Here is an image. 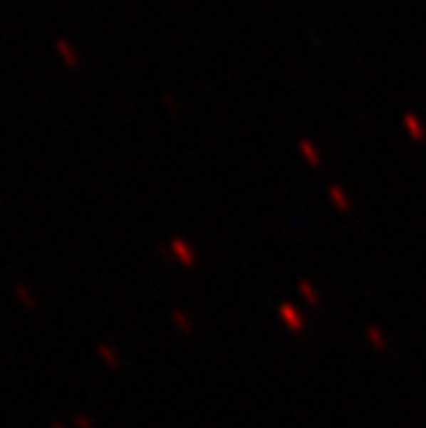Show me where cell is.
Instances as JSON below:
<instances>
[{"label":"cell","instance_id":"cell-1","mask_svg":"<svg viewBox=\"0 0 426 428\" xmlns=\"http://www.w3.org/2000/svg\"><path fill=\"white\" fill-rule=\"evenodd\" d=\"M279 313H281V318H283V322L291 328V330H296V333H301L303 328H305V320H303V315L298 313L291 305H281V309H279Z\"/></svg>","mask_w":426,"mask_h":428},{"label":"cell","instance_id":"cell-2","mask_svg":"<svg viewBox=\"0 0 426 428\" xmlns=\"http://www.w3.org/2000/svg\"><path fill=\"white\" fill-rule=\"evenodd\" d=\"M55 48H57V53L63 57V63L68 66V68H78V53L72 48V44L70 41H66V39H57L55 41Z\"/></svg>","mask_w":426,"mask_h":428},{"label":"cell","instance_id":"cell-3","mask_svg":"<svg viewBox=\"0 0 426 428\" xmlns=\"http://www.w3.org/2000/svg\"><path fill=\"white\" fill-rule=\"evenodd\" d=\"M14 293H16V298H18V303H20L26 311H35V309H37V298L31 293V289H28L26 285L18 283V285L14 287Z\"/></svg>","mask_w":426,"mask_h":428},{"label":"cell","instance_id":"cell-4","mask_svg":"<svg viewBox=\"0 0 426 428\" xmlns=\"http://www.w3.org/2000/svg\"><path fill=\"white\" fill-rule=\"evenodd\" d=\"M172 250H175V254L179 256V259H181V263L183 266H194V261H196V254L192 252V248L183 241V239H175L172 241Z\"/></svg>","mask_w":426,"mask_h":428},{"label":"cell","instance_id":"cell-5","mask_svg":"<svg viewBox=\"0 0 426 428\" xmlns=\"http://www.w3.org/2000/svg\"><path fill=\"white\" fill-rule=\"evenodd\" d=\"M328 196H331L333 204H335L339 211H348V209H350V202H348V198H346V194H344L342 187L331 185V187H328Z\"/></svg>","mask_w":426,"mask_h":428},{"label":"cell","instance_id":"cell-6","mask_svg":"<svg viewBox=\"0 0 426 428\" xmlns=\"http://www.w3.org/2000/svg\"><path fill=\"white\" fill-rule=\"evenodd\" d=\"M301 152L307 157V161L313 165V167H318V163L322 161L320 159V155L316 152V148H313V144H309V142H301Z\"/></svg>","mask_w":426,"mask_h":428},{"label":"cell","instance_id":"cell-7","mask_svg":"<svg viewBox=\"0 0 426 428\" xmlns=\"http://www.w3.org/2000/svg\"><path fill=\"white\" fill-rule=\"evenodd\" d=\"M98 355L103 357V361L109 365V367H118V357H115V353L113 350H109L107 346H98Z\"/></svg>","mask_w":426,"mask_h":428},{"label":"cell","instance_id":"cell-8","mask_svg":"<svg viewBox=\"0 0 426 428\" xmlns=\"http://www.w3.org/2000/svg\"><path fill=\"white\" fill-rule=\"evenodd\" d=\"M368 337L370 344H374V348H385V341H383V335L378 333L376 326H368Z\"/></svg>","mask_w":426,"mask_h":428},{"label":"cell","instance_id":"cell-9","mask_svg":"<svg viewBox=\"0 0 426 428\" xmlns=\"http://www.w3.org/2000/svg\"><path fill=\"white\" fill-rule=\"evenodd\" d=\"M301 293H305V298L311 303V305H316L318 303V296L313 293V289H311V285L309 283H301Z\"/></svg>","mask_w":426,"mask_h":428},{"label":"cell","instance_id":"cell-10","mask_svg":"<svg viewBox=\"0 0 426 428\" xmlns=\"http://www.w3.org/2000/svg\"><path fill=\"white\" fill-rule=\"evenodd\" d=\"M172 318H175V324H177L179 328H183V333H189V324H187V318H185V313H179V311H175V313H172Z\"/></svg>","mask_w":426,"mask_h":428}]
</instances>
